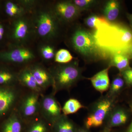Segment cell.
<instances>
[{
	"label": "cell",
	"instance_id": "1",
	"mask_svg": "<svg viewBox=\"0 0 132 132\" xmlns=\"http://www.w3.org/2000/svg\"><path fill=\"white\" fill-rule=\"evenodd\" d=\"M97 45L105 57L125 53L132 46V31L122 24L108 22L93 34Z\"/></svg>",
	"mask_w": 132,
	"mask_h": 132
},
{
	"label": "cell",
	"instance_id": "2",
	"mask_svg": "<svg viewBox=\"0 0 132 132\" xmlns=\"http://www.w3.org/2000/svg\"><path fill=\"white\" fill-rule=\"evenodd\" d=\"M53 78L52 93L55 95L63 90H69L83 78L82 69L78 61L60 64L49 69Z\"/></svg>",
	"mask_w": 132,
	"mask_h": 132
},
{
	"label": "cell",
	"instance_id": "3",
	"mask_svg": "<svg viewBox=\"0 0 132 132\" xmlns=\"http://www.w3.org/2000/svg\"><path fill=\"white\" fill-rule=\"evenodd\" d=\"M59 20L53 10H38L34 13L31 22L33 31L41 39L50 40L57 35Z\"/></svg>",
	"mask_w": 132,
	"mask_h": 132
},
{
	"label": "cell",
	"instance_id": "4",
	"mask_svg": "<svg viewBox=\"0 0 132 132\" xmlns=\"http://www.w3.org/2000/svg\"><path fill=\"white\" fill-rule=\"evenodd\" d=\"M116 99L103 96L92 104L85 120V127L88 129L100 127L106 121L109 114L115 106Z\"/></svg>",
	"mask_w": 132,
	"mask_h": 132
},
{
	"label": "cell",
	"instance_id": "5",
	"mask_svg": "<svg viewBox=\"0 0 132 132\" xmlns=\"http://www.w3.org/2000/svg\"><path fill=\"white\" fill-rule=\"evenodd\" d=\"M73 46L77 52L87 57H105L99 48L93 34L82 29L76 30L72 38Z\"/></svg>",
	"mask_w": 132,
	"mask_h": 132
},
{
	"label": "cell",
	"instance_id": "6",
	"mask_svg": "<svg viewBox=\"0 0 132 132\" xmlns=\"http://www.w3.org/2000/svg\"><path fill=\"white\" fill-rule=\"evenodd\" d=\"M41 95L30 90L21 95L16 109L25 124L39 114L40 99Z\"/></svg>",
	"mask_w": 132,
	"mask_h": 132
},
{
	"label": "cell",
	"instance_id": "7",
	"mask_svg": "<svg viewBox=\"0 0 132 132\" xmlns=\"http://www.w3.org/2000/svg\"><path fill=\"white\" fill-rule=\"evenodd\" d=\"M53 93L40 96L39 114L52 126L62 114V108Z\"/></svg>",
	"mask_w": 132,
	"mask_h": 132
},
{
	"label": "cell",
	"instance_id": "8",
	"mask_svg": "<svg viewBox=\"0 0 132 132\" xmlns=\"http://www.w3.org/2000/svg\"><path fill=\"white\" fill-rule=\"evenodd\" d=\"M13 86L0 87V117L6 115L17 105L22 95Z\"/></svg>",
	"mask_w": 132,
	"mask_h": 132
},
{
	"label": "cell",
	"instance_id": "9",
	"mask_svg": "<svg viewBox=\"0 0 132 132\" xmlns=\"http://www.w3.org/2000/svg\"><path fill=\"white\" fill-rule=\"evenodd\" d=\"M35 58V55L32 50L20 46L0 54L1 60L16 64L29 63Z\"/></svg>",
	"mask_w": 132,
	"mask_h": 132
},
{
	"label": "cell",
	"instance_id": "10",
	"mask_svg": "<svg viewBox=\"0 0 132 132\" xmlns=\"http://www.w3.org/2000/svg\"><path fill=\"white\" fill-rule=\"evenodd\" d=\"M53 10L59 20L66 22L73 20L81 12L72 1L59 2Z\"/></svg>",
	"mask_w": 132,
	"mask_h": 132
},
{
	"label": "cell",
	"instance_id": "11",
	"mask_svg": "<svg viewBox=\"0 0 132 132\" xmlns=\"http://www.w3.org/2000/svg\"><path fill=\"white\" fill-rule=\"evenodd\" d=\"M29 67L37 84L43 91L52 86L53 78L49 70L39 64H33Z\"/></svg>",
	"mask_w": 132,
	"mask_h": 132
},
{
	"label": "cell",
	"instance_id": "12",
	"mask_svg": "<svg viewBox=\"0 0 132 132\" xmlns=\"http://www.w3.org/2000/svg\"><path fill=\"white\" fill-rule=\"evenodd\" d=\"M129 114L124 108L115 106L107 119L105 127L111 129L125 125L128 121Z\"/></svg>",
	"mask_w": 132,
	"mask_h": 132
},
{
	"label": "cell",
	"instance_id": "13",
	"mask_svg": "<svg viewBox=\"0 0 132 132\" xmlns=\"http://www.w3.org/2000/svg\"><path fill=\"white\" fill-rule=\"evenodd\" d=\"M32 29L31 22L22 16L15 22L13 36L14 39L20 43H24L29 37Z\"/></svg>",
	"mask_w": 132,
	"mask_h": 132
},
{
	"label": "cell",
	"instance_id": "14",
	"mask_svg": "<svg viewBox=\"0 0 132 132\" xmlns=\"http://www.w3.org/2000/svg\"><path fill=\"white\" fill-rule=\"evenodd\" d=\"M18 80L20 84L27 88L29 90L36 92L41 95H43L44 91L37 84L29 66L18 73Z\"/></svg>",
	"mask_w": 132,
	"mask_h": 132
},
{
	"label": "cell",
	"instance_id": "15",
	"mask_svg": "<svg viewBox=\"0 0 132 132\" xmlns=\"http://www.w3.org/2000/svg\"><path fill=\"white\" fill-rule=\"evenodd\" d=\"M25 123L16 109L3 123L1 132H24Z\"/></svg>",
	"mask_w": 132,
	"mask_h": 132
},
{
	"label": "cell",
	"instance_id": "16",
	"mask_svg": "<svg viewBox=\"0 0 132 132\" xmlns=\"http://www.w3.org/2000/svg\"><path fill=\"white\" fill-rule=\"evenodd\" d=\"M110 68L111 67L108 66V67L100 71L88 79L95 89L101 93L102 94L108 91L110 87L109 71Z\"/></svg>",
	"mask_w": 132,
	"mask_h": 132
},
{
	"label": "cell",
	"instance_id": "17",
	"mask_svg": "<svg viewBox=\"0 0 132 132\" xmlns=\"http://www.w3.org/2000/svg\"><path fill=\"white\" fill-rule=\"evenodd\" d=\"M79 127L63 114L51 126V132H76Z\"/></svg>",
	"mask_w": 132,
	"mask_h": 132
},
{
	"label": "cell",
	"instance_id": "18",
	"mask_svg": "<svg viewBox=\"0 0 132 132\" xmlns=\"http://www.w3.org/2000/svg\"><path fill=\"white\" fill-rule=\"evenodd\" d=\"M24 132H51V126L39 114L25 124Z\"/></svg>",
	"mask_w": 132,
	"mask_h": 132
},
{
	"label": "cell",
	"instance_id": "19",
	"mask_svg": "<svg viewBox=\"0 0 132 132\" xmlns=\"http://www.w3.org/2000/svg\"><path fill=\"white\" fill-rule=\"evenodd\" d=\"M120 10V4L115 0L108 1L104 6L103 13L104 17L109 22H112L118 18Z\"/></svg>",
	"mask_w": 132,
	"mask_h": 132
},
{
	"label": "cell",
	"instance_id": "20",
	"mask_svg": "<svg viewBox=\"0 0 132 132\" xmlns=\"http://www.w3.org/2000/svg\"><path fill=\"white\" fill-rule=\"evenodd\" d=\"M109 66L114 67L118 69L121 73L130 67V57L127 54L116 53L111 57Z\"/></svg>",
	"mask_w": 132,
	"mask_h": 132
},
{
	"label": "cell",
	"instance_id": "21",
	"mask_svg": "<svg viewBox=\"0 0 132 132\" xmlns=\"http://www.w3.org/2000/svg\"><path fill=\"white\" fill-rule=\"evenodd\" d=\"M125 83L124 79L121 76L119 75L115 77L108 90L106 95L112 98L116 99L120 93L123 90Z\"/></svg>",
	"mask_w": 132,
	"mask_h": 132
},
{
	"label": "cell",
	"instance_id": "22",
	"mask_svg": "<svg viewBox=\"0 0 132 132\" xmlns=\"http://www.w3.org/2000/svg\"><path fill=\"white\" fill-rule=\"evenodd\" d=\"M18 82V73L7 69H0V85L13 86Z\"/></svg>",
	"mask_w": 132,
	"mask_h": 132
},
{
	"label": "cell",
	"instance_id": "23",
	"mask_svg": "<svg viewBox=\"0 0 132 132\" xmlns=\"http://www.w3.org/2000/svg\"><path fill=\"white\" fill-rule=\"evenodd\" d=\"M84 106L77 99L71 98L65 102L62 108V113L64 115L76 113L81 109L85 108Z\"/></svg>",
	"mask_w": 132,
	"mask_h": 132
},
{
	"label": "cell",
	"instance_id": "24",
	"mask_svg": "<svg viewBox=\"0 0 132 132\" xmlns=\"http://www.w3.org/2000/svg\"><path fill=\"white\" fill-rule=\"evenodd\" d=\"M109 22L104 16H99L96 15H92L86 18L85 24L90 28L97 30L102 25Z\"/></svg>",
	"mask_w": 132,
	"mask_h": 132
},
{
	"label": "cell",
	"instance_id": "25",
	"mask_svg": "<svg viewBox=\"0 0 132 132\" xmlns=\"http://www.w3.org/2000/svg\"><path fill=\"white\" fill-rule=\"evenodd\" d=\"M73 59L71 53L67 50H59L55 53L54 60L60 64H67L70 63Z\"/></svg>",
	"mask_w": 132,
	"mask_h": 132
},
{
	"label": "cell",
	"instance_id": "26",
	"mask_svg": "<svg viewBox=\"0 0 132 132\" xmlns=\"http://www.w3.org/2000/svg\"><path fill=\"white\" fill-rule=\"evenodd\" d=\"M40 52L42 56L46 60H50L53 59L55 54L54 48L49 45L42 46L40 48Z\"/></svg>",
	"mask_w": 132,
	"mask_h": 132
},
{
	"label": "cell",
	"instance_id": "27",
	"mask_svg": "<svg viewBox=\"0 0 132 132\" xmlns=\"http://www.w3.org/2000/svg\"><path fill=\"white\" fill-rule=\"evenodd\" d=\"M72 1L80 11L88 9L97 2V1L93 0H74Z\"/></svg>",
	"mask_w": 132,
	"mask_h": 132
},
{
	"label": "cell",
	"instance_id": "28",
	"mask_svg": "<svg viewBox=\"0 0 132 132\" xmlns=\"http://www.w3.org/2000/svg\"><path fill=\"white\" fill-rule=\"evenodd\" d=\"M120 75L128 86H132V68H129L120 73Z\"/></svg>",
	"mask_w": 132,
	"mask_h": 132
},
{
	"label": "cell",
	"instance_id": "29",
	"mask_svg": "<svg viewBox=\"0 0 132 132\" xmlns=\"http://www.w3.org/2000/svg\"><path fill=\"white\" fill-rule=\"evenodd\" d=\"M128 104L130 107V110L132 113V99L129 101ZM125 132H132V119L131 123H130V125L128 126Z\"/></svg>",
	"mask_w": 132,
	"mask_h": 132
},
{
	"label": "cell",
	"instance_id": "30",
	"mask_svg": "<svg viewBox=\"0 0 132 132\" xmlns=\"http://www.w3.org/2000/svg\"><path fill=\"white\" fill-rule=\"evenodd\" d=\"M76 132H90L89 129H88L86 127H79Z\"/></svg>",
	"mask_w": 132,
	"mask_h": 132
},
{
	"label": "cell",
	"instance_id": "31",
	"mask_svg": "<svg viewBox=\"0 0 132 132\" xmlns=\"http://www.w3.org/2000/svg\"><path fill=\"white\" fill-rule=\"evenodd\" d=\"M127 15L128 19L129 22H130V25L132 27V14L128 13L127 14Z\"/></svg>",
	"mask_w": 132,
	"mask_h": 132
},
{
	"label": "cell",
	"instance_id": "32",
	"mask_svg": "<svg viewBox=\"0 0 132 132\" xmlns=\"http://www.w3.org/2000/svg\"><path fill=\"white\" fill-rule=\"evenodd\" d=\"M127 54L130 57V59H132V46L128 50L127 53Z\"/></svg>",
	"mask_w": 132,
	"mask_h": 132
},
{
	"label": "cell",
	"instance_id": "33",
	"mask_svg": "<svg viewBox=\"0 0 132 132\" xmlns=\"http://www.w3.org/2000/svg\"><path fill=\"white\" fill-rule=\"evenodd\" d=\"M4 32H5V30H4V28L3 27L2 25L0 24V34L3 35L4 34Z\"/></svg>",
	"mask_w": 132,
	"mask_h": 132
},
{
	"label": "cell",
	"instance_id": "34",
	"mask_svg": "<svg viewBox=\"0 0 132 132\" xmlns=\"http://www.w3.org/2000/svg\"><path fill=\"white\" fill-rule=\"evenodd\" d=\"M111 129H109V128L105 127V128H104V130L100 132H111Z\"/></svg>",
	"mask_w": 132,
	"mask_h": 132
},
{
	"label": "cell",
	"instance_id": "35",
	"mask_svg": "<svg viewBox=\"0 0 132 132\" xmlns=\"http://www.w3.org/2000/svg\"><path fill=\"white\" fill-rule=\"evenodd\" d=\"M3 37V35L0 34V40H1L2 39Z\"/></svg>",
	"mask_w": 132,
	"mask_h": 132
}]
</instances>
